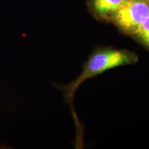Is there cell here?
Listing matches in <instances>:
<instances>
[{"instance_id": "3957f363", "label": "cell", "mask_w": 149, "mask_h": 149, "mask_svg": "<svg viewBox=\"0 0 149 149\" xmlns=\"http://www.w3.org/2000/svg\"><path fill=\"white\" fill-rule=\"evenodd\" d=\"M127 0H92L93 10L100 16H111L122 8Z\"/></svg>"}, {"instance_id": "277c9868", "label": "cell", "mask_w": 149, "mask_h": 149, "mask_svg": "<svg viewBox=\"0 0 149 149\" xmlns=\"http://www.w3.org/2000/svg\"><path fill=\"white\" fill-rule=\"evenodd\" d=\"M133 35H135L142 44L149 48V17L140 24Z\"/></svg>"}, {"instance_id": "7a4b0ae2", "label": "cell", "mask_w": 149, "mask_h": 149, "mask_svg": "<svg viewBox=\"0 0 149 149\" xmlns=\"http://www.w3.org/2000/svg\"><path fill=\"white\" fill-rule=\"evenodd\" d=\"M110 17L122 31L133 35L149 17V0H127L122 8Z\"/></svg>"}, {"instance_id": "6da1fadb", "label": "cell", "mask_w": 149, "mask_h": 149, "mask_svg": "<svg viewBox=\"0 0 149 149\" xmlns=\"http://www.w3.org/2000/svg\"><path fill=\"white\" fill-rule=\"evenodd\" d=\"M137 59L135 53L125 50H102L91 56L79 77L68 84L57 87L64 93L66 101L70 102L78 87L86 79L115 67L134 64Z\"/></svg>"}]
</instances>
